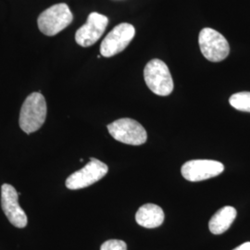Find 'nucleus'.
Returning a JSON list of instances; mask_svg holds the SVG:
<instances>
[{
    "instance_id": "nucleus-1",
    "label": "nucleus",
    "mask_w": 250,
    "mask_h": 250,
    "mask_svg": "<svg viewBox=\"0 0 250 250\" xmlns=\"http://www.w3.org/2000/svg\"><path fill=\"white\" fill-rule=\"evenodd\" d=\"M46 102L41 93H32L27 97L20 112V127L26 133L32 134L39 130L46 118Z\"/></svg>"
},
{
    "instance_id": "nucleus-2",
    "label": "nucleus",
    "mask_w": 250,
    "mask_h": 250,
    "mask_svg": "<svg viewBox=\"0 0 250 250\" xmlns=\"http://www.w3.org/2000/svg\"><path fill=\"white\" fill-rule=\"evenodd\" d=\"M73 15L68 5L60 3L43 11L37 20L39 30L47 36H54L72 22Z\"/></svg>"
},
{
    "instance_id": "nucleus-3",
    "label": "nucleus",
    "mask_w": 250,
    "mask_h": 250,
    "mask_svg": "<svg viewBox=\"0 0 250 250\" xmlns=\"http://www.w3.org/2000/svg\"><path fill=\"white\" fill-rule=\"evenodd\" d=\"M144 78L147 87L158 96L167 97L173 91L170 70L161 60L154 59L146 65Z\"/></svg>"
},
{
    "instance_id": "nucleus-4",
    "label": "nucleus",
    "mask_w": 250,
    "mask_h": 250,
    "mask_svg": "<svg viewBox=\"0 0 250 250\" xmlns=\"http://www.w3.org/2000/svg\"><path fill=\"white\" fill-rule=\"evenodd\" d=\"M198 43L203 56L212 62L224 61L230 53V46L226 38L211 28L201 30L198 36Z\"/></svg>"
},
{
    "instance_id": "nucleus-5",
    "label": "nucleus",
    "mask_w": 250,
    "mask_h": 250,
    "mask_svg": "<svg viewBox=\"0 0 250 250\" xmlns=\"http://www.w3.org/2000/svg\"><path fill=\"white\" fill-rule=\"evenodd\" d=\"M110 135L121 143L140 146L146 143L147 134L146 129L138 122L129 118L119 119L107 125Z\"/></svg>"
},
{
    "instance_id": "nucleus-6",
    "label": "nucleus",
    "mask_w": 250,
    "mask_h": 250,
    "mask_svg": "<svg viewBox=\"0 0 250 250\" xmlns=\"http://www.w3.org/2000/svg\"><path fill=\"white\" fill-rule=\"evenodd\" d=\"M107 165L98 159L91 158L90 161L81 170L71 174L66 180V187L71 190L87 188L99 182L107 173Z\"/></svg>"
},
{
    "instance_id": "nucleus-7",
    "label": "nucleus",
    "mask_w": 250,
    "mask_h": 250,
    "mask_svg": "<svg viewBox=\"0 0 250 250\" xmlns=\"http://www.w3.org/2000/svg\"><path fill=\"white\" fill-rule=\"evenodd\" d=\"M135 35V29L130 23H121L108 33L100 45V53L105 58L121 53L130 44Z\"/></svg>"
},
{
    "instance_id": "nucleus-8",
    "label": "nucleus",
    "mask_w": 250,
    "mask_h": 250,
    "mask_svg": "<svg viewBox=\"0 0 250 250\" xmlns=\"http://www.w3.org/2000/svg\"><path fill=\"white\" fill-rule=\"evenodd\" d=\"M224 170V164L210 160H194L186 162L182 169V175L189 182H200L220 175Z\"/></svg>"
},
{
    "instance_id": "nucleus-9",
    "label": "nucleus",
    "mask_w": 250,
    "mask_h": 250,
    "mask_svg": "<svg viewBox=\"0 0 250 250\" xmlns=\"http://www.w3.org/2000/svg\"><path fill=\"white\" fill-rule=\"evenodd\" d=\"M19 195L12 186L4 184L1 188V207L10 224L17 228H24L28 220L26 213L19 205Z\"/></svg>"
},
{
    "instance_id": "nucleus-10",
    "label": "nucleus",
    "mask_w": 250,
    "mask_h": 250,
    "mask_svg": "<svg viewBox=\"0 0 250 250\" xmlns=\"http://www.w3.org/2000/svg\"><path fill=\"white\" fill-rule=\"evenodd\" d=\"M108 24V19L98 12L90 13L86 23L80 27L75 34V41L78 45L87 47L96 44L103 36Z\"/></svg>"
},
{
    "instance_id": "nucleus-11",
    "label": "nucleus",
    "mask_w": 250,
    "mask_h": 250,
    "mask_svg": "<svg viewBox=\"0 0 250 250\" xmlns=\"http://www.w3.org/2000/svg\"><path fill=\"white\" fill-rule=\"evenodd\" d=\"M164 212L160 206L146 204L139 208L135 215V221L145 228H157L164 222Z\"/></svg>"
},
{
    "instance_id": "nucleus-12",
    "label": "nucleus",
    "mask_w": 250,
    "mask_h": 250,
    "mask_svg": "<svg viewBox=\"0 0 250 250\" xmlns=\"http://www.w3.org/2000/svg\"><path fill=\"white\" fill-rule=\"evenodd\" d=\"M236 209L231 206H226L219 209L208 223L209 231L213 234H222L226 232L236 218Z\"/></svg>"
},
{
    "instance_id": "nucleus-13",
    "label": "nucleus",
    "mask_w": 250,
    "mask_h": 250,
    "mask_svg": "<svg viewBox=\"0 0 250 250\" xmlns=\"http://www.w3.org/2000/svg\"><path fill=\"white\" fill-rule=\"evenodd\" d=\"M232 107L237 110L250 112V92H239L233 94L229 99Z\"/></svg>"
},
{
    "instance_id": "nucleus-14",
    "label": "nucleus",
    "mask_w": 250,
    "mask_h": 250,
    "mask_svg": "<svg viewBox=\"0 0 250 250\" xmlns=\"http://www.w3.org/2000/svg\"><path fill=\"white\" fill-rule=\"evenodd\" d=\"M100 250H127V245L123 240L111 239L103 243Z\"/></svg>"
},
{
    "instance_id": "nucleus-15",
    "label": "nucleus",
    "mask_w": 250,
    "mask_h": 250,
    "mask_svg": "<svg viewBox=\"0 0 250 250\" xmlns=\"http://www.w3.org/2000/svg\"><path fill=\"white\" fill-rule=\"evenodd\" d=\"M233 250H250V242H246Z\"/></svg>"
}]
</instances>
